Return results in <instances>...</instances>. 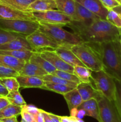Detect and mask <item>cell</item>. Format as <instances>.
Instances as JSON below:
<instances>
[{
	"instance_id": "obj_41",
	"label": "cell",
	"mask_w": 121,
	"mask_h": 122,
	"mask_svg": "<svg viewBox=\"0 0 121 122\" xmlns=\"http://www.w3.org/2000/svg\"><path fill=\"white\" fill-rule=\"evenodd\" d=\"M9 104L10 102L6 97H0V110L5 107Z\"/></svg>"
},
{
	"instance_id": "obj_35",
	"label": "cell",
	"mask_w": 121,
	"mask_h": 122,
	"mask_svg": "<svg viewBox=\"0 0 121 122\" xmlns=\"http://www.w3.org/2000/svg\"><path fill=\"white\" fill-rule=\"evenodd\" d=\"M52 75H55V76H58V77L62 78L66 80V81H71V82H76L77 83H79L81 82L80 80L77 77V76L73 73H71L66 72V71H61V70H56L51 73Z\"/></svg>"
},
{
	"instance_id": "obj_42",
	"label": "cell",
	"mask_w": 121,
	"mask_h": 122,
	"mask_svg": "<svg viewBox=\"0 0 121 122\" xmlns=\"http://www.w3.org/2000/svg\"><path fill=\"white\" fill-rule=\"evenodd\" d=\"M35 118L36 122H45V119H44V116L43 114L42 110L40 109L39 113L34 116Z\"/></svg>"
},
{
	"instance_id": "obj_26",
	"label": "cell",
	"mask_w": 121,
	"mask_h": 122,
	"mask_svg": "<svg viewBox=\"0 0 121 122\" xmlns=\"http://www.w3.org/2000/svg\"><path fill=\"white\" fill-rule=\"evenodd\" d=\"M42 89L51 91L55 92L58 94H61V95H64L73 89L74 88L69 86L65 85L45 81V85L42 87Z\"/></svg>"
},
{
	"instance_id": "obj_23",
	"label": "cell",
	"mask_w": 121,
	"mask_h": 122,
	"mask_svg": "<svg viewBox=\"0 0 121 122\" xmlns=\"http://www.w3.org/2000/svg\"><path fill=\"white\" fill-rule=\"evenodd\" d=\"M29 61L32 62L34 64H37L38 66L41 67L47 73V74H51L54 72L56 69L52 65V64L44 59L38 51H33L30 58Z\"/></svg>"
},
{
	"instance_id": "obj_14",
	"label": "cell",
	"mask_w": 121,
	"mask_h": 122,
	"mask_svg": "<svg viewBox=\"0 0 121 122\" xmlns=\"http://www.w3.org/2000/svg\"><path fill=\"white\" fill-rule=\"evenodd\" d=\"M54 51L64 61L72 66L75 67L76 66H85V65L78 59L75 54L71 51L70 48L59 46L54 50Z\"/></svg>"
},
{
	"instance_id": "obj_50",
	"label": "cell",
	"mask_w": 121,
	"mask_h": 122,
	"mask_svg": "<svg viewBox=\"0 0 121 122\" xmlns=\"http://www.w3.org/2000/svg\"><path fill=\"white\" fill-rule=\"evenodd\" d=\"M120 43H121V38H120Z\"/></svg>"
},
{
	"instance_id": "obj_37",
	"label": "cell",
	"mask_w": 121,
	"mask_h": 122,
	"mask_svg": "<svg viewBox=\"0 0 121 122\" xmlns=\"http://www.w3.org/2000/svg\"><path fill=\"white\" fill-rule=\"evenodd\" d=\"M116 84V97L115 102L121 118V81L115 79Z\"/></svg>"
},
{
	"instance_id": "obj_39",
	"label": "cell",
	"mask_w": 121,
	"mask_h": 122,
	"mask_svg": "<svg viewBox=\"0 0 121 122\" xmlns=\"http://www.w3.org/2000/svg\"><path fill=\"white\" fill-rule=\"evenodd\" d=\"M100 1L102 2L103 5L108 10L113 9L114 7L121 5L116 0H100Z\"/></svg>"
},
{
	"instance_id": "obj_43",
	"label": "cell",
	"mask_w": 121,
	"mask_h": 122,
	"mask_svg": "<svg viewBox=\"0 0 121 122\" xmlns=\"http://www.w3.org/2000/svg\"><path fill=\"white\" fill-rule=\"evenodd\" d=\"M9 92L0 82V97H7Z\"/></svg>"
},
{
	"instance_id": "obj_19",
	"label": "cell",
	"mask_w": 121,
	"mask_h": 122,
	"mask_svg": "<svg viewBox=\"0 0 121 122\" xmlns=\"http://www.w3.org/2000/svg\"><path fill=\"white\" fill-rule=\"evenodd\" d=\"M57 10L55 0H34L27 8L28 11H45Z\"/></svg>"
},
{
	"instance_id": "obj_45",
	"label": "cell",
	"mask_w": 121,
	"mask_h": 122,
	"mask_svg": "<svg viewBox=\"0 0 121 122\" xmlns=\"http://www.w3.org/2000/svg\"><path fill=\"white\" fill-rule=\"evenodd\" d=\"M48 115L51 118L52 120H53V122H60V120H59V116L55 115V114H52V113H47Z\"/></svg>"
},
{
	"instance_id": "obj_31",
	"label": "cell",
	"mask_w": 121,
	"mask_h": 122,
	"mask_svg": "<svg viewBox=\"0 0 121 122\" xmlns=\"http://www.w3.org/2000/svg\"><path fill=\"white\" fill-rule=\"evenodd\" d=\"M0 82L8 91V92L19 91V88H20L16 77H9L1 78Z\"/></svg>"
},
{
	"instance_id": "obj_49",
	"label": "cell",
	"mask_w": 121,
	"mask_h": 122,
	"mask_svg": "<svg viewBox=\"0 0 121 122\" xmlns=\"http://www.w3.org/2000/svg\"><path fill=\"white\" fill-rule=\"evenodd\" d=\"M116 1H117V2H118L121 5V0H116Z\"/></svg>"
},
{
	"instance_id": "obj_38",
	"label": "cell",
	"mask_w": 121,
	"mask_h": 122,
	"mask_svg": "<svg viewBox=\"0 0 121 122\" xmlns=\"http://www.w3.org/2000/svg\"><path fill=\"white\" fill-rule=\"evenodd\" d=\"M20 114H21V117H22L21 121L23 122H36L34 116L28 112H27L23 107H22V110H21Z\"/></svg>"
},
{
	"instance_id": "obj_30",
	"label": "cell",
	"mask_w": 121,
	"mask_h": 122,
	"mask_svg": "<svg viewBox=\"0 0 121 122\" xmlns=\"http://www.w3.org/2000/svg\"><path fill=\"white\" fill-rule=\"evenodd\" d=\"M39 77L43 80L44 81H45V82H53V83H60V84L65 85L69 86L72 87L73 88H77V85L78 84V83H76V82L66 81V80L60 78V77H58V76L52 75V74H47V75H43V76H40Z\"/></svg>"
},
{
	"instance_id": "obj_8",
	"label": "cell",
	"mask_w": 121,
	"mask_h": 122,
	"mask_svg": "<svg viewBox=\"0 0 121 122\" xmlns=\"http://www.w3.org/2000/svg\"><path fill=\"white\" fill-rule=\"evenodd\" d=\"M32 13L37 21H42L47 23L65 26L72 21L71 17L58 10L45 11H32Z\"/></svg>"
},
{
	"instance_id": "obj_1",
	"label": "cell",
	"mask_w": 121,
	"mask_h": 122,
	"mask_svg": "<svg viewBox=\"0 0 121 122\" xmlns=\"http://www.w3.org/2000/svg\"><path fill=\"white\" fill-rule=\"evenodd\" d=\"M69 26L83 42L102 43L120 39L121 29L110 23L107 20L99 19L91 25H83L71 21Z\"/></svg>"
},
{
	"instance_id": "obj_24",
	"label": "cell",
	"mask_w": 121,
	"mask_h": 122,
	"mask_svg": "<svg viewBox=\"0 0 121 122\" xmlns=\"http://www.w3.org/2000/svg\"><path fill=\"white\" fill-rule=\"evenodd\" d=\"M57 10L72 17L75 13V0H55Z\"/></svg>"
},
{
	"instance_id": "obj_2",
	"label": "cell",
	"mask_w": 121,
	"mask_h": 122,
	"mask_svg": "<svg viewBox=\"0 0 121 122\" xmlns=\"http://www.w3.org/2000/svg\"><path fill=\"white\" fill-rule=\"evenodd\" d=\"M91 44L99 55L103 64V70L115 79L121 81V45L120 39Z\"/></svg>"
},
{
	"instance_id": "obj_12",
	"label": "cell",
	"mask_w": 121,
	"mask_h": 122,
	"mask_svg": "<svg viewBox=\"0 0 121 122\" xmlns=\"http://www.w3.org/2000/svg\"><path fill=\"white\" fill-rule=\"evenodd\" d=\"M75 5V13L71 17L72 21H77L81 25L87 26L91 25L97 19H100L98 15L90 11L78 2H76Z\"/></svg>"
},
{
	"instance_id": "obj_36",
	"label": "cell",
	"mask_w": 121,
	"mask_h": 122,
	"mask_svg": "<svg viewBox=\"0 0 121 122\" xmlns=\"http://www.w3.org/2000/svg\"><path fill=\"white\" fill-rule=\"evenodd\" d=\"M19 75V72L14 69L0 64V79L9 77H16Z\"/></svg>"
},
{
	"instance_id": "obj_47",
	"label": "cell",
	"mask_w": 121,
	"mask_h": 122,
	"mask_svg": "<svg viewBox=\"0 0 121 122\" xmlns=\"http://www.w3.org/2000/svg\"><path fill=\"white\" fill-rule=\"evenodd\" d=\"M112 10H115V11H116L117 13H118L119 14H120L121 15V5H119L118 6H116V7H114Z\"/></svg>"
},
{
	"instance_id": "obj_13",
	"label": "cell",
	"mask_w": 121,
	"mask_h": 122,
	"mask_svg": "<svg viewBox=\"0 0 121 122\" xmlns=\"http://www.w3.org/2000/svg\"><path fill=\"white\" fill-rule=\"evenodd\" d=\"M87 10L98 15L100 19L106 20L108 10L106 8L100 0H75Z\"/></svg>"
},
{
	"instance_id": "obj_25",
	"label": "cell",
	"mask_w": 121,
	"mask_h": 122,
	"mask_svg": "<svg viewBox=\"0 0 121 122\" xmlns=\"http://www.w3.org/2000/svg\"><path fill=\"white\" fill-rule=\"evenodd\" d=\"M34 0H0V4L24 11H28L27 8Z\"/></svg>"
},
{
	"instance_id": "obj_22",
	"label": "cell",
	"mask_w": 121,
	"mask_h": 122,
	"mask_svg": "<svg viewBox=\"0 0 121 122\" xmlns=\"http://www.w3.org/2000/svg\"><path fill=\"white\" fill-rule=\"evenodd\" d=\"M70 111L74 108H77L83 102V99L77 88H74L68 92L63 95Z\"/></svg>"
},
{
	"instance_id": "obj_11",
	"label": "cell",
	"mask_w": 121,
	"mask_h": 122,
	"mask_svg": "<svg viewBox=\"0 0 121 122\" xmlns=\"http://www.w3.org/2000/svg\"><path fill=\"white\" fill-rule=\"evenodd\" d=\"M0 19L37 21L32 11H24L0 4Z\"/></svg>"
},
{
	"instance_id": "obj_4",
	"label": "cell",
	"mask_w": 121,
	"mask_h": 122,
	"mask_svg": "<svg viewBox=\"0 0 121 122\" xmlns=\"http://www.w3.org/2000/svg\"><path fill=\"white\" fill-rule=\"evenodd\" d=\"M71 50L86 67L92 71L103 70L99 55L91 43L83 42L77 44L72 46Z\"/></svg>"
},
{
	"instance_id": "obj_7",
	"label": "cell",
	"mask_w": 121,
	"mask_h": 122,
	"mask_svg": "<svg viewBox=\"0 0 121 122\" xmlns=\"http://www.w3.org/2000/svg\"><path fill=\"white\" fill-rule=\"evenodd\" d=\"M99 110V122H121V118L115 101L109 100L103 95L97 99Z\"/></svg>"
},
{
	"instance_id": "obj_6",
	"label": "cell",
	"mask_w": 121,
	"mask_h": 122,
	"mask_svg": "<svg viewBox=\"0 0 121 122\" xmlns=\"http://www.w3.org/2000/svg\"><path fill=\"white\" fill-rule=\"evenodd\" d=\"M39 27L38 21L0 19V28L25 36L36 31Z\"/></svg>"
},
{
	"instance_id": "obj_21",
	"label": "cell",
	"mask_w": 121,
	"mask_h": 122,
	"mask_svg": "<svg viewBox=\"0 0 121 122\" xmlns=\"http://www.w3.org/2000/svg\"><path fill=\"white\" fill-rule=\"evenodd\" d=\"M25 63V61L17 59L9 55L0 53V64L12 68L18 72L22 69Z\"/></svg>"
},
{
	"instance_id": "obj_33",
	"label": "cell",
	"mask_w": 121,
	"mask_h": 122,
	"mask_svg": "<svg viewBox=\"0 0 121 122\" xmlns=\"http://www.w3.org/2000/svg\"><path fill=\"white\" fill-rule=\"evenodd\" d=\"M106 20L116 27L121 29V15L115 10L112 9L108 11Z\"/></svg>"
},
{
	"instance_id": "obj_17",
	"label": "cell",
	"mask_w": 121,
	"mask_h": 122,
	"mask_svg": "<svg viewBox=\"0 0 121 122\" xmlns=\"http://www.w3.org/2000/svg\"><path fill=\"white\" fill-rule=\"evenodd\" d=\"M16 79L19 82L20 88H37L42 89L45 85V81L36 76L19 75L17 76Z\"/></svg>"
},
{
	"instance_id": "obj_18",
	"label": "cell",
	"mask_w": 121,
	"mask_h": 122,
	"mask_svg": "<svg viewBox=\"0 0 121 122\" xmlns=\"http://www.w3.org/2000/svg\"><path fill=\"white\" fill-rule=\"evenodd\" d=\"M77 108L83 110L85 112V116L91 117L96 119L98 122H100L98 102L96 99L93 98L83 101Z\"/></svg>"
},
{
	"instance_id": "obj_46",
	"label": "cell",
	"mask_w": 121,
	"mask_h": 122,
	"mask_svg": "<svg viewBox=\"0 0 121 122\" xmlns=\"http://www.w3.org/2000/svg\"><path fill=\"white\" fill-rule=\"evenodd\" d=\"M60 122H70V117L59 116Z\"/></svg>"
},
{
	"instance_id": "obj_20",
	"label": "cell",
	"mask_w": 121,
	"mask_h": 122,
	"mask_svg": "<svg viewBox=\"0 0 121 122\" xmlns=\"http://www.w3.org/2000/svg\"><path fill=\"white\" fill-rule=\"evenodd\" d=\"M19 75L21 76H30L40 77L43 75H47L46 71L38 66L37 64L30 61H27L24 64L22 69L19 72Z\"/></svg>"
},
{
	"instance_id": "obj_15",
	"label": "cell",
	"mask_w": 121,
	"mask_h": 122,
	"mask_svg": "<svg viewBox=\"0 0 121 122\" xmlns=\"http://www.w3.org/2000/svg\"><path fill=\"white\" fill-rule=\"evenodd\" d=\"M77 89L81 96L83 101L90 99L97 100L103 94L94 87L91 82H80L77 86Z\"/></svg>"
},
{
	"instance_id": "obj_51",
	"label": "cell",
	"mask_w": 121,
	"mask_h": 122,
	"mask_svg": "<svg viewBox=\"0 0 121 122\" xmlns=\"http://www.w3.org/2000/svg\"><path fill=\"white\" fill-rule=\"evenodd\" d=\"M22 122V121H21V122Z\"/></svg>"
},
{
	"instance_id": "obj_3",
	"label": "cell",
	"mask_w": 121,
	"mask_h": 122,
	"mask_svg": "<svg viewBox=\"0 0 121 122\" xmlns=\"http://www.w3.org/2000/svg\"><path fill=\"white\" fill-rule=\"evenodd\" d=\"M39 27L38 30L48 35L59 46H63L71 48L74 45L81 44L83 41L75 33H71L62 28V25L47 23L38 21Z\"/></svg>"
},
{
	"instance_id": "obj_34",
	"label": "cell",
	"mask_w": 121,
	"mask_h": 122,
	"mask_svg": "<svg viewBox=\"0 0 121 122\" xmlns=\"http://www.w3.org/2000/svg\"><path fill=\"white\" fill-rule=\"evenodd\" d=\"M21 35L9 32L0 28V46L15 39Z\"/></svg>"
},
{
	"instance_id": "obj_48",
	"label": "cell",
	"mask_w": 121,
	"mask_h": 122,
	"mask_svg": "<svg viewBox=\"0 0 121 122\" xmlns=\"http://www.w3.org/2000/svg\"><path fill=\"white\" fill-rule=\"evenodd\" d=\"M71 116V117L75 121V122H84L83 120H82V119H79V118L77 117L72 116Z\"/></svg>"
},
{
	"instance_id": "obj_9",
	"label": "cell",
	"mask_w": 121,
	"mask_h": 122,
	"mask_svg": "<svg viewBox=\"0 0 121 122\" xmlns=\"http://www.w3.org/2000/svg\"><path fill=\"white\" fill-rule=\"evenodd\" d=\"M26 38L34 51H41L47 48L54 50L59 46L52 38L39 30H37L32 34L27 36Z\"/></svg>"
},
{
	"instance_id": "obj_29",
	"label": "cell",
	"mask_w": 121,
	"mask_h": 122,
	"mask_svg": "<svg viewBox=\"0 0 121 122\" xmlns=\"http://www.w3.org/2000/svg\"><path fill=\"white\" fill-rule=\"evenodd\" d=\"M22 107L9 104L2 109L0 110V119L17 116L21 114Z\"/></svg>"
},
{
	"instance_id": "obj_32",
	"label": "cell",
	"mask_w": 121,
	"mask_h": 122,
	"mask_svg": "<svg viewBox=\"0 0 121 122\" xmlns=\"http://www.w3.org/2000/svg\"><path fill=\"white\" fill-rule=\"evenodd\" d=\"M6 97L7 98L10 104L13 105L20 107H23L26 105V101H24L19 91L9 92Z\"/></svg>"
},
{
	"instance_id": "obj_16",
	"label": "cell",
	"mask_w": 121,
	"mask_h": 122,
	"mask_svg": "<svg viewBox=\"0 0 121 122\" xmlns=\"http://www.w3.org/2000/svg\"><path fill=\"white\" fill-rule=\"evenodd\" d=\"M26 37L23 35L19 36L15 39L0 46V50H28L34 51L27 42Z\"/></svg>"
},
{
	"instance_id": "obj_10",
	"label": "cell",
	"mask_w": 121,
	"mask_h": 122,
	"mask_svg": "<svg viewBox=\"0 0 121 122\" xmlns=\"http://www.w3.org/2000/svg\"><path fill=\"white\" fill-rule=\"evenodd\" d=\"M40 56L52 64L56 70L66 71L74 74V67L64 61L54 50H44L39 51Z\"/></svg>"
},
{
	"instance_id": "obj_28",
	"label": "cell",
	"mask_w": 121,
	"mask_h": 122,
	"mask_svg": "<svg viewBox=\"0 0 121 122\" xmlns=\"http://www.w3.org/2000/svg\"><path fill=\"white\" fill-rule=\"evenodd\" d=\"M33 52L28 50H0V53L9 55L26 62L30 60Z\"/></svg>"
},
{
	"instance_id": "obj_40",
	"label": "cell",
	"mask_w": 121,
	"mask_h": 122,
	"mask_svg": "<svg viewBox=\"0 0 121 122\" xmlns=\"http://www.w3.org/2000/svg\"><path fill=\"white\" fill-rule=\"evenodd\" d=\"M27 112H28L29 113H30L31 114H33L34 116H35L39 112L40 109L37 108V107H36L35 106H32V105H25V106H23Z\"/></svg>"
},
{
	"instance_id": "obj_27",
	"label": "cell",
	"mask_w": 121,
	"mask_h": 122,
	"mask_svg": "<svg viewBox=\"0 0 121 122\" xmlns=\"http://www.w3.org/2000/svg\"><path fill=\"white\" fill-rule=\"evenodd\" d=\"M91 72L92 70L85 66L74 67V74L80 80L81 82H91Z\"/></svg>"
},
{
	"instance_id": "obj_44",
	"label": "cell",
	"mask_w": 121,
	"mask_h": 122,
	"mask_svg": "<svg viewBox=\"0 0 121 122\" xmlns=\"http://www.w3.org/2000/svg\"><path fill=\"white\" fill-rule=\"evenodd\" d=\"M0 122H17V116L11 117L4 118L0 119Z\"/></svg>"
},
{
	"instance_id": "obj_5",
	"label": "cell",
	"mask_w": 121,
	"mask_h": 122,
	"mask_svg": "<svg viewBox=\"0 0 121 122\" xmlns=\"http://www.w3.org/2000/svg\"><path fill=\"white\" fill-rule=\"evenodd\" d=\"M91 83H93L94 88L100 92L105 97L115 101L116 97V84L115 79L103 70L92 71Z\"/></svg>"
}]
</instances>
